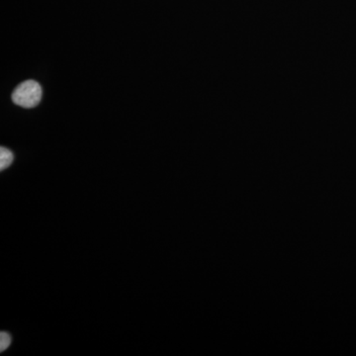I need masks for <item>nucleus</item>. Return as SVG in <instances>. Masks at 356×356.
I'll use <instances>...</instances> for the list:
<instances>
[{
	"label": "nucleus",
	"mask_w": 356,
	"mask_h": 356,
	"mask_svg": "<svg viewBox=\"0 0 356 356\" xmlns=\"http://www.w3.org/2000/svg\"><path fill=\"white\" fill-rule=\"evenodd\" d=\"M42 98V88L37 81H26L14 90L13 100L18 106L33 108L37 106Z\"/></svg>",
	"instance_id": "1"
},
{
	"label": "nucleus",
	"mask_w": 356,
	"mask_h": 356,
	"mask_svg": "<svg viewBox=\"0 0 356 356\" xmlns=\"http://www.w3.org/2000/svg\"><path fill=\"white\" fill-rule=\"evenodd\" d=\"M14 156L10 149L6 147H0V170H4L13 165Z\"/></svg>",
	"instance_id": "2"
},
{
	"label": "nucleus",
	"mask_w": 356,
	"mask_h": 356,
	"mask_svg": "<svg viewBox=\"0 0 356 356\" xmlns=\"http://www.w3.org/2000/svg\"><path fill=\"white\" fill-rule=\"evenodd\" d=\"M11 341H13V337H11L8 332H0V351L3 353L4 350H6L9 346H10Z\"/></svg>",
	"instance_id": "3"
}]
</instances>
